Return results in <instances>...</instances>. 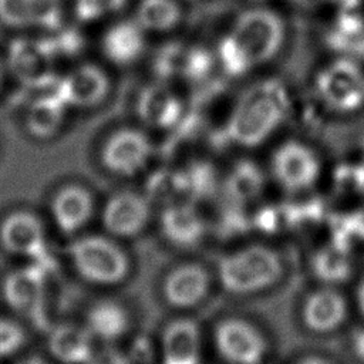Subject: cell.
Instances as JSON below:
<instances>
[{
	"mask_svg": "<svg viewBox=\"0 0 364 364\" xmlns=\"http://www.w3.org/2000/svg\"><path fill=\"white\" fill-rule=\"evenodd\" d=\"M282 17L267 7L242 11L222 36L216 60L230 77H240L270 61L284 41Z\"/></svg>",
	"mask_w": 364,
	"mask_h": 364,
	"instance_id": "cell-1",
	"label": "cell"
},
{
	"mask_svg": "<svg viewBox=\"0 0 364 364\" xmlns=\"http://www.w3.org/2000/svg\"><path fill=\"white\" fill-rule=\"evenodd\" d=\"M286 112L282 88L262 84L250 88L233 107L228 119V134L242 146H256L280 125Z\"/></svg>",
	"mask_w": 364,
	"mask_h": 364,
	"instance_id": "cell-2",
	"label": "cell"
},
{
	"mask_svg": "<svg viewBox=\"0 0 364 364\" xmlns=\"http://www.w3.org/2000/svg\"><path fill=\"white\" fill-rule=\"evenodd\" d=\"M282 260L270 247L255 245L236 250L219 262L222 286L233 294H250L274 284L282 276Z\"/></svg>",
	"mask_w": 364,
	"mask_h": 364,
	"instance_id": "cell-3",
	"label": "cell"
},
{
	"mask_svg": "<svg viewBox=\"0 0 364 364\" xmlns=\"http://www.w3.org/2000/svg\"><path fill=\"white\" fill-rule=\"evenodd\" d=\"M77 273L95 284H115L128 274V257L108 237L90 235L75 239L68 247Z\"/></svg>",
	"mask_w": 364,
	"mask_h": 364,
	"instance_id": "cell-4",
	"label": "cell"
},
{
	"mask_svg": "<svg viewBox=\"0 0 364 364\" xmlns=\"http://www.w3.org/2000/svg\"><path fill=\"white\" fill-rule=\"evenodd\" d=\"M55 60L46 38L17 37L7 47L6 67L21 85L41 91L54 87L60 78Z\"/></svg>",
	"mask_w": 364,
	"mask_h": 364,
	"instance_id": "cell-5",
	"label": "cell"
},
{
	"mask_svg": "<svg viewBox=\"0 0 364 364\" xmlns=\"http://www.w3.org/2000/svg\"><path fill=\"white\" fill-rule=\"evenodd\" d=\"M318 98L337 112L357 111L364 105V71L348 58H337L316 75Z\"/></svg>",
	"mask_w": 364,
	"mask_h": 364,
	"instance_id": "cell-6",
	"label": "cell"
},
{
	"mask_svg": "<svg viewBox=\"0 0 364 364\" xmlns=\"http://www.w3.org/2000/svg\"><path fill=\"white\" fill-rule=\"evenodd\" d=\"M272 169L277 182L290 192L309 189L320 175L317 155L297 141L283 142L273 154Z\"/></svg>",
	"mask_w": 364,
	"mask_h": 364,
	"instance_id": "cell-7",
	"label": "cell"
},
{
	"mask_svg": "<svg viewBox=\"0 0 364 364\" xmlns=\"http://www.w3.org/2000/svg\"><path fill=\"white\" fill-rule=\"evenodd\" d=\"M3 297L17 314L41 318L46 301V277L37 263L11 270L3 282Z\"/></svg>",
	"mask_w": 364,
	"mask_h": 364,
	"instance_id": "cell-8",
	"label": "cell"
},
{
	"mask_svg": "<svg viewBox=\"0 0 364 364\" xmlns=\"http://www.w3.org/2000/svg\"><path fill=\"white\" fill-rule=\"evenodd\" d=\"M152 144L139 129L122 128L115 131L101 149L104 166L122 176L138 173L149 161Z\"/></svg>",
	"mask_w": 364,
	"mask_h": 364,
	"instance_id": "cell-9",
	"label": "cell"
},
{
	"mask_svg": "<svg viewBox=\"0 0 364 364\" xmlns=\"http://www.w3.org/2000/svg\"><path fill=\"white\" fill-rule=\"evenodd\" d=\"M215 346L230 364H260L266 343L256 327L242 318H228L215 330Z\"/></svg>",
	"mask_w": 364,
	"mask_h": 364,
	"instance_id": "cell-10",
	"label": "cell"
},
{
	"mask_svg": "<svg viewBox=\"0 0 364 364\" xmlns=\"http://www.w3.org/2000/svg\"><path fill=\"white\" fill-rule=\"evenodd\" d=\"M0 245L11 256L37 260L46 247V229L30 210H14L0 222Z\"/></svg>",
	"mask_w": 364,
	"mask_h": 364,
	"instance_id": "cell-11",
	"label": "cell"
},
{
	"mask_svg": "<svg viewBox=\"0 0 364 364\" xmlns=\"http://www.w3.org/2000/svg\"><path fill=\"white\" fill-rule=\"evenodd\" d=\"M57 90L70 108L87 109L105 100L109 91V80L101 67L82 63L60 75Z\"/></svg>",
	"mask_w": 364,
	"mask_h": 364,
	"instance_id": "cell-12",
	"label": "cell"
},
{
	"mask_svg": "<svg viewBox=\"0 0 364 364\" xmlns=\"http://www.w3.org/2000/svg\"><path fill=\"white\" fill-rule=\"evenodd\" d=\"M63 0H0V23L13 30L53 31L63 26Z\"/></svg>",
	"mask_w": 364,
	"mask_h": 364,
	"instance_id": "cell-13",
	"label": "cell"
},
{
	"mask_svg": "<svg viewBox=\"0 0 364 364\" xmlns=\"http://www.w3.org/2000/svg\"><path fill=\"white\" fill-rule=\"evenodd\" d=\"M149 215V203L144 196L135 192H119L107 202L102 223L111 235L129 237L146 226Z\"/></svg>",
	"mask_w": 364,
	"mask_h": 364,
	"instance_id": "cell-14",
	"label": "cell"
},
{
	"mask_svg": "<svg viewBox=\"0 0 364 364\" xmlns=\"http://www.w3.org/2000/svg\"><path fill=\"white\" fill-rule=\"evenodd\" d=\"M146 47V31L132 18L109 26L101 37V51L114 65H132Z\"/></svg>",
	"mask_w": 364,
	"mask_h": 364,
	"instance_id": "cell-15",
	"label": "cell"
},
{
	"mask_svg": "<svg viewBox=\"0 0 364 364\" xmlns=\"http://www.w3.org/2000/svg\"><path fill=\"white\" fill-rule=\"evenodd\" d=\"M94 210L91 193L80 185H65L51 198L50 213L57 229L71 235L90 220Z\"/></svg>",
	"mask_w": 364,
	"mask_h": 364,
	"instance_id": "cell-16",
	"label": "cell"
},
{
	"mask_svg": "<svg viewBox=\"0 0 364 364\" xmlns=\"http://www.w3.org/2000/svg\"><path fill=\"white\" fill-rule=\"evenodd\" d=\"M68 108L57 90V84L38 91V95L30 101L26 111L27 132L37 139L54 136L61 129Z\"/></svg>",
	"mask_w": 364,
	"mask_h": 364,
	"instance_id": "cell-17",
	"label": "cell"
},
{
	"mask_svg": "<svg viewBox=\"0 0 364 364\" xmlns=\"http://www.w3.org/2000/svg\"><path fill=\"white\" fill-rule=\"evenodd\" d=\"M182 101L179 95L164 82L146 85L136 101L139 118L155 128H169L182 115Z\"/></svg>",
	"mask_w": 364,
	"mask_h": 364,
	"instance_id": "cell-18",
	"label": "cell"
},
{
	"mask_svg": "<svg viewBox=\"0 0 364 364\" xmlns=\"http://www.w3.org/2000/svg\"><path fill=\"white\" fill-rule=\"evenodd\" d=\"M47 346L51 357L61 364H85L95 353L94 336L88 327L74 323L53 327Z\"/></svg>",
	"mask_w": 364,
	"mask_h": 364,
	"instance_id": "cell-19",
	"label": "cell"
},
{
	"mask_svg": "<svg viewBox=\"0 0 364 364\" xmlns=\"http://www.w3.org/2000/svg\"><path fill=\"white\" fill-rule=\"evenodd\" d=\"M209 277L206 270L195 263L173 269L165 279L164 294L175 307H191L198 304L208 293Z\"/></svg>",
	"mask_w": 364,
	"mask_h": 364,
	"instance_id": "cell-20",
	"label": "cell"
},
{
	"mask_svg": "<svg viewBox=\"0 0 364 364\" xmlns=\"http://www.w3.org/2000/svg\"><path fill=\"white\" fill-rule=\"evenodd\" d=\"M347 304L341 293L331 287L313 291L303 306L304 324L316 333H328L343 324Z\"/></svg>",
	"mask_w": 364,
	"mask_h": 364,
	"instance_id": "cell-21",
	"label": "cell"
},
{
	"mask_svg": "<svg viewBox=\"0 0 364 364\" xmlns=\"http://www.w3.org/2000/svg\"><path fill=\"white\" fill-rule=\"evenodd\" d=\"M161 229L171 243L188 247L203 237L205 222L192 205L173 203L162 212Z\"/></svg>",
	"mask_w": 364,
	"mask_h": 364,
	"instance_id": "cell-22",
	"label": "cell"
},
{
	"mask_svg": "<svg viewBox=\"0 0 364 364\" xmlns=\"http://www.w3.org/2000/svg\"><path fill=\"white\" fill-rule=\"evenodd\" d=\"M200 340L192 320L172 321L162 336L164 364H199Z\"/></svg>",
	"mask_w": 364,
	"mask_h": 364,
	"instance_id": "cell-23",
	"label": "cell"
},
{
	"mask_svg": "<svg viewBox=\"0 0 364 364\" xmlns=\"http://www.w3.org/2000/svg\"><path fill=\"white\" fill-rule=\"evenodd\" d=\"M129 318L127 310L111 300L95 303L87 314V327L94 336L104 341L119 338L128 330Z\"/></svg>",
	"mask_w": 364,
	"mask_h": 364,
	"instance_id": "cell-24",
	"label": "cell"
},
{
	"mask_svg": "<svg viewBox=\"0 0 364 364\" xmlns=\"http://www.w3.org/2000/svg\"><path fill=\"white\" fill-rule=\"evenodd\" d=\"M182 18L176 0H139L134 20L146 33H165L175 28Z\"/></svg>",
	"mask_w": 364,
	"mask_h": 364,
	"instance_id": "cell-25",
	"label": "cell"
},
{
	"mask_svg": "<svg viewBox=\"0 0 364 364\" xmlns=\"http://www.w3.org/2000/svg\"><path fill=\"white\" fill-rule=\"evenodd\" d=\"M313 272L326 283H336L347 279L351 273V260L347 247L338 243H331L320 249L313 257Z\"/></svg>",
	"mask_w": 364,
	"mask_h": 364,
	"instance_id": "cell-26",
	"label": "cell"
},
{
	"mask_svg": "<svg viewBox=\"0 0 364 364\" xmlns=\"http://www.w3.org/2000/svg\"><path fill=\"white\" fill-rule=\"evenodd\" d=\"M128 0H74L75 17L82 23L102 20L119 11Z\"/></svg>",
	"mask_w": 364,
	"mask_h": 364,
	"instance_id": "cell-27",
	"label": "cell"
},
{
	"mask_svg": "<svg viewBox=\"0 0 364 364\" xmlns=\"http://www.w3.org/2000/svg\"><path fill=\"white\" fill-rule=\"evenodd\" d=\"M26 330L14 318L0 317V358L18 353L26 344Z\"/></svg>",
	"mask_w": 364,
	"mask_h": 364,
	"instance_id": "cell-28",
	"label": "cell"
},
{
	"mask_svg": "<svg viewBox=\"0 0 364 364\" xmlns=\"http://www.w3.org/2000/svg\"><path fill=\"white\" fill-rule=\"evenodd\" d=\"M262 185V179L256 168L253 166H240L236 169L232 178V192L239 198L253 196Z\"/></svg>",
	"mask_w": 364,
	"mask_h": 364,
	"instance_id": "cell-29",
	"label": "cell"
},
{
	"mask_svg": "<svg viewBox=\"0 0 364 364\" xmlns=\"http://www.w3.org/2000/svg\"><path fill=\"white\" fill-rule=\"evenodd\" d=\"M209 68H210V58L206 51L199 48L186 53L181 64V70L183 71V74L188 78H195V80H198V77L205 75V73Z\"/></svg>",
	"mask_w": 364,
	"mask_h": 364,
	"instance_id": "cell-30",
	"label": "cell"
},
{
	"mask_svg": "<svg viewBox=\"0 0 364 364\" xmlns=\"http://www.w3.org/2000/svg\"><path fill=\"white\" fill-rule=\"evenodd\" d=\"M85 364H132L129 358L114 347L95 351Z\"/></svg>",
	"mask_w": 364,
	"mask_h": 364,
	"instance_id": "cell-31",
	"label": "cell"
},
{
	"mask_svg": "<svg viewBox=\"0 0 364 364\" xmlns=\"http://www.w3.org/2000/svg\"><path fill=\"white\" fill-rule=\"evenodd\" d=\"M353 229L355 230L357 236L364 240V205L357 210L353 219Z\"/></svg>",
	"mask_w": 364,
	"mask_h": 364,
	"instance_id": "cell-32",
	"label": "cell"
},
{
	"mask_svg": "<svg viewBox=\"0 0 364 364\" xmlns=\"http://www.w3.org/2000/svg\"><path fill=\"white\" fill-rule=\"evenodd\" d=\"M353 344H354L355 353H357L360 357L364 358V328L360 330V331L355 334V337H354V340H353Z\"/></svg>",
	"mask_w": 364,
	"mask_h": 364,
	"instance_id": "cell-33",
	"label": "cell"
},
{
	"mask_svg": "<svg viewBox=\"0 0 364 364\" xmlns=\"http://www.w3.org/2000/svg\"><path fill=\"white\" fill-rule=\"evenodd\" d=\"M291 1H294L296 4L303 6V7H316V6H321L324 3H331L336 0H291Z\"/></svg>",
	"mask_w": 364,
	"mask_h": 364,
	"instance_id": "cell-34",
	"label": "cell"
},
{
	"mask_svg": "<svg viewBox=\"0 0 364 364\" xmlns=\"http://www.w3.org/2000/svg\"><path fill=\"white\" fill-rule=\"evenodd\" d=\"M296 364H331V363L324 360V358H321V357L310 355V357H304V358L299 360Z\"/></svg>",
	"mask_w": 364,
	"mask_h": 364,
	"instance_id": "cell-35",
	"label": "cell"
},
{
	"mask_svg": "<svg viewBox=\"0 0 364 364\" xmlns=\"http://www.w3.org/2000/svg\"><path fill=\"white\" fill-rule=\"evenodd\" d=\"M357 303H358V309L361 316L364 317V279L361 280L358 289H357Z\"/></svg>",
	"mask_w": 364,
	"mask_h": 364,
	"instance_id": "cell-36",
	"label": "cell"
},
{
	"mask_svg": "<svg viewBox=\"0 0 364 364\" xmlns=\"http://www.w3.org/2000/svg\"><path fill=\"white\" fill-rule=\"evenodd\" d=\"M16 364H48L44 358L41 357H37V355H30V357H26L20 361H17Z\"/></svg>",
	"mask_w": 364,
	"mask_h": 364,
	"instance_id": "cell-37",
	"label": "cell"
},
{
	"mask_svg": "<svg viewBox=\"0 0 364 364\" xmlns=\"http://www.w3.org/2000/svg\"><path fill=\"white\" fill-rule=\"evenodd\" d=\"M3 80H4V63L0 60V87L3 84Z\"/></svg>",
	"mask_w": 364,
	"mask_h": 364,
	"instance_id": "cell-38",
	"label": "cell"
}]
</instances>
